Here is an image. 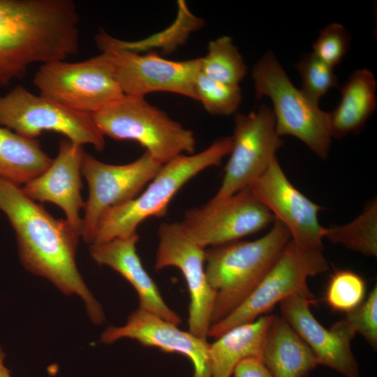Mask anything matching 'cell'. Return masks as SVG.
<instances>
[{
  "mask_svg": "<svg viewBox=\"0 0 377 377\" xmlns=\"http://www.w3.org/2000/svg\"><path fill=\"white\" fill-rule=\"evenodd\" d=\"M261 361L273 377H305L318 364L304 341L276 316H273Z\"/></svg>",
  "mask_w": 377,
  "mask_h": 377,
  "instance_id": "obj_20",
  "label": "cell"
},
{
  "mask_svg": "<svg viewBox=\"0 0 377 377\" xmlns=\"http://www.w3.org/2000/svg\"><path fill=\"white\" fill-rule=\"evenodd\" d=\"M91 116L104 137L134 140L161 165L179 155L195 151L194 133L150 104L145 97L124 95Z\"/></svg>",
  "mask_w": 377,
  "mask_h": 377,
  "instance_id": "obj_5",
  "label": "cell"
},
{
  "mask_svg": "<svg viewBox=\"0 0 377 377\" xmlns=\"http://www.w3.org/2000/svg\"><path fill=\"white\" fill-rule=\"evenodd\" d=\"M52 160L36 139L0 126V177L24 185L45 171Z\"/></svg>",
  "mask_w": 377,
  "mask_h": 377,
  "instance_id": "obj_23",
  "label": "cell"
},
{
  "mask_svg": "<svg viewBox=\"0 0 377 377\" xmlns=\"http://www.w3.org/2000/svg\"><path fill=\"white\" fill-rule=\"evenodd\" d=\"M365 293L364 279L353 271L341 269L331 276L325 299L333 310L348 313L364 301Z\"/></svg>",
  "mask_w": 377,
  "mask_h": 377,
  "instance_id": "obj_28",
  "label": "cell"
},
{
  "mask_svg": "<svg viewBox=\"0 0 377 377\" xmlns=\"http://www.w3.org/2000/svg\"><path fill=\"white\" fill-rule=\"evenodd\" d=\"M252 78L256 96H267L272 102L277 135L299 139L318 157L325 160L332 138L328 112L293 85L271 52L253 66Z\"/></svg>",
  "mask_w": 377,
  "mask_h": 377,
  "instance_id": "obj_6",
  "label": "cell"
},
{
  "mask_svg": "<svg viewBox=\"0 0 377 377\" xmlns=\"http://www.w3.org/2000/svg\"><path fill=\"white\" fill-rule=\"evenodd\" d=\"M123 338L134 339L143 346L158 348L165 353L181 354L193 365L192 377H211L209 343L207 340L189 331L181 330L177 325L142 307L133 311L124 325L107 327L100 341L112 343Z\"/></svg>",
  "mask_w": 377,
  "mask_h": 377,
  "instance_id": "obj_17",
  "label": "cell"
},
{
  "mask_svg": "<svg viewBox=\"0 0 377 377\" xmlns=\"http://www.w3.org/2000/svg\"><path fill=\"white\" fill-rule=\"evenodd\" d=\"M33 83L39 95L89 114L124 96L105 52L80 62L57 61L41 64Z\"/></svg>",
  "mask_w": 377,
  "mask_h": 377,
  "instance_id": "obj_7",
  "label": "cell"
},
{
  "mask_svg": "<svg viewBox=\"0 0 377 377\" xmlns=\"http://www.w3.org/2000/svg\"><path fill=\"white\" fill-rule=\"evenodd\" d=\"M158 244L154 268H178L190 295L188 331L207 340L211 326L216 293L209 286L205 269V249L191 240L179 222L163 223L158 230Z\"/></svg>",
  "mask_w": 377,
  "mask_h": 377,
  "instance_id": "obj_14",
  "label": "cell"
},
{
  "mask_svg": "<svg viewBox=\"0 0 377 377\" xmlns=\"http://www.w3.org/2000/svg\"><path fill=\"white\" fill-rule=\"evenodd\" d=\"M315 302L309 289L295 293L279 303L281 317L311 349L318 364L333 369L345 377H360L350 347L356 333L344 319L330 329L324 327L311 311L310 306Z\"/></svg>",
  "mask_w": 377,
  "mask_h": 377,
  "instance_id": "obj_16",
  "label": "cell"
},
{
  "mask_svg": "<svg viewBox=\"0 0 377 377\" xmlns=\"http://www.w3.org/2000/svg\"><path fill=\"white\" fill-rule=\"evenodd\" d=\"M344 320L362 335L374 349L377 347V288L372 289L368 297L355 309L346 313Z\"/></svg>",
  "mask_w": 377,
  "mask_h": 377,
  "instance_id": "obj_31",
  "label": "cell"
},
{
  "mask_svg": "<svg viewBox=\"0 0 377 377\" xmlns=\"http://www.w3.org/2000/svg\"><path fill=\"white\" fill-rule=\"evenodd\" d=\"M272 225L268 232L257 239H239L205 249V274L216 293L211 325L246 300L291 239L282 223L274 219Z\"/></svg>",
  "mask_w": 377,
  "mask_h": 377,
  "instance_id": "obj_3",
  "label": "cell"
},
{
  "mask_svg": "<svg viewBox=\"0 0 377 377\" xmlns=\"http://www.w3.org/2000/svg\"><path fill=\"white\" fill-rule=\"evenodd\" d=\"M0 209L16 235L20 260L30 272L44 277L67 295H77L94 324L105 314L76 264L81 237L66 219H57L29 198L20 186L0 177Z\"/></svg>",
  "mask_w": 377,
  "mask_h": 377,
  "instance_id": "obj_1",
  "label": "cell"
},
{
  "mask_svg": "<svg viewBox=\"0 0 377 377\" xmlns=\"http://www.w3.org/2000/svg\"><path fill=\"white\" fill-rule=\"evenodd\" d=\"M325 238L367 256H377V202L372 200L351 222L325 228Z\"/></svg>",
  "mask_w": 377,
  "mask_h": 377,
  "instance_id": "obj_25",
  "label": "cell"
},
{
  "mask_svg": "<svg viewBox=\"0 0 377 377\" xmlns=\"http://www.w3.org/2000/svg\"><path fill=\"white\" fill-rule=\"evenodd\" d=\"M0 126L28 138L36 139L44 131L61 133L71 142L104 149V136L91 114L65 107L22 85L0 96Z\"/></svg>",
  "mask_w": 377,
  "mask_h": 377,
  "instance_id": "obj_8",
  "label": "cell"
},
{
  "mask_svg": "<svg viewBox=\"0 0 377 377\" xmlns=\"http://www.w3.org/2000/svg\"><path fill=\"white\" fill-rule=\"evenodd\" d=\"M274 219L246 188L222 199L212 198L200 207L187 210L179 223L191 240L207 249L259 232Z\"/></svg>",
  "mask_w": 377,
  "mask_h": 377,
  "instance_id": "obj_10",
  "label": "cell"
},
{
  "mask_svg": "<svg viewBox=\"0 0 377 377\" xmlns=\"http://www.w3.org/2000/svg\"><path fill=\"white\" fill-rule=\"evenodd\" d=\"M273 315L262 316L251 323L235 327L209 344L211 377H232L243 360H261Z\"/></svg>",
  "mask_w": 377,
  "mask_h": 377,
  "instance_id": "obj_21",
  "label": "cell"
},
{
  "mask_svg": "<svg viewBox=\"0 0 377 377\" xmlns=\"http://www.w3.org/2000/svg\"><path fill=\"white\" fill-rule=\"evenodd\" d=\"M296 68L302 80L300 90L316 103L330 89L338 87V79L333 68L313 52L304 54L296 64Z\"/></svg>",
  "mask_w": 377,
  "mask_h": 377,
  "instance_id": "obj_29",
  "label": "cell"
},
{
  "mask_svg": "<svg viewBox=\"0 0 377 377\" xmlns=\"http://www.w3.org/2000/svg\"><path fill=\"white\" fill-rule=\"evenodd\" d=\"M232 377H273L260 359L249 357L235 367Z\"/></svg>",
  "mask_w": 377,
  "mask_h": 377,
  "instance_id": "obj_32",
  "label": "cell"
},
{
  "mask_svg": "<svg viewBox=\"0 0 377 377\" xmlns=\"http://www.w3.org/2000/svg\"><path fill=\"white\" fill-rule=\"evenodd\" d=\"M139 236H130L90 244L89 253L99 265L108 266L124 277L135 289L139 306L161 318L179 325L181 317L165 304L152 278L144 268L136 251Z\"/></svg>",
  "mask_w": 377,
  "mask_h": 377,
  "instance_id": "obj_19",
  "label": "cell"
},
{
  "mask_svg": "<svg viewBox=\"0 0 377 377\" xmlns=\"http://www.w3.org/2000/svg\"><path fill=\"white\" fill-rule=\"evenodd\" d=\"M195 101L201 103L211 114L229 116L235 114L242 101L239 85L213 80L199 73L195 82Z\"/></svg>",
  "mask_w": 377,
  "mask_h": 377,
  "instance_id": "obj_27",
  "label": "cell"
},
{
  "mask_svg": "<svg viewBox=\"0 0 377 377\" xmlns=\"http://www.w3.org/2000/svg\"><path fill=\"white\" fill-rule=\"evenodd\" d=\"M177 5V15L174 22L154 36L138 41H125L101 31L95 36L96 43L140 53L152 48L161 49L166 54L172 52L186 42L192 32L204 25V21L190 11L184 1H178Z\"/></svg>",
  "mask_w": 377,
  "mask_h": 377,
  "instance_id": "obj_24",
  "label": "cell"
},
{
  "mask_svg": "<svg viewBox=\"0 0 377 377\" xmlns=\"http://www.w3.org/2000/svg\"><path fill=\"white\" fill-rule=\"evenodd\" d=\"M79 20L72 0H27L20 12L0 20V87L22 78L32 64L76 54Z\"/></svg>",
  "mask_w": 377,
  "mask_h": 377,
  "instance_id": "obj_2",
  "label": "cell"
},
{
  "mask_svg": "<svg viewBox=\"0 0 377 377\" xmlns=\"http://www.w3.org/2000/svg\"><path fill=\"white\" fill-rule=\"evenodd\" d=\"M231 137L230 158L213 199H222L248 188L267 170L283 145L276 132L272 110L264 105L257 111L237 114Z\"/></svg>",
  "mask_w": 377,
  "mask_h": 377,
  "instance_id": "obj_11",
  "label": "cell"
},
{
  "mask_svg": "<svg viewBox=\"0 0 377 377\" xmlns=\"http://www.w3.org/2000/svg\"><path fill=\"white\" fill-rule=\"evenodd\" d=\"M377 83L367 68L356 70L341 88L338 106L328 112L332 138L358 132L376 108Z\"/></svg>",
  "mask_w": 377,
  "mask_h": 377,
  "instance_id": "obj_22",
  "label": "cell"
},
{
  "mask_svg": "<svg viewBox=\"0 0 377 377\" xmlns=\"http://www.w3.org/2000/svg\"><path fill=\"white\" fill-rule=\"evenodd\" d=\"M83 146L67 138L59 142L57 156L37 177L22 187L34 201L50 202L59 207L66 220L82 234V219L80 210L85 202L81 195Z\"/></svg>",
  "mask_w": 377,
  "mask_h": 377,
  "instance_id": "obj_18",
  "label": "cell"
},
{
  "mask_svg": "<svg viewBox=\"0 0 377 377\" xmlns=\"http://www.w3.org/2000/svg\"><path fill=\"white\" fill-rule=\"evenodd\" d=\"M97 46L109 54L124 95L145 97L151 93L169 92L195 100V82L200 73L201 57L172 61L153 52L142 54L108 45Z\"/></svg>",
  "mask_w": 377,
  "mask_h": 377,
  "instance_id": "obj_13",
  "label": "cell"
},
{
  "mask_svg": "<svg viewBox=\"0 0 377 377\" xmlns=\"http://www.w3.org/2000/svg\"><path fill=\"white\" fill-rule=\"evenodd\" d=\"M161 166L146 151L135 161L124 165L108 164L84 152L82 174L89 192L83 208L82 239L91 244L103 214L136 198Z\"/></svg>",
  "mask_w": 377,
  "mask_h": 377,
  "instance_id": "obj_12",
  "label": "cell"
},
{
  "mask_svg": "<svg viewBox=\"0 0 377 377\" xmlns=\"http://www.w3.org/2000/svg\"><path fill=\"white\" fill-rule=\"evenodd\" d=\"M351 38L344 27L331 23L325 27L313 44V53L322 61L334 68L348 52Z\"/></svg>",
  "mask_w": 377,
  "mask_h": 377,
  "instance_id": "obj_30",
  "label": "cell"
},
{
  "mask_svg": "<svg viewBox=\"0 0 377 377\" xmlns=\"http://www.w3.org/2000/svg\"><path fill=\"white\" fill-rule=\"evenodd\" d=\"M248 188L274 219L285 226L296 244L306 249L323 251L325 228L318 220L323 207L292 184L276 156Z\"/></svg>",
  "mask_w": 377,
  "mask_h": 377,
  "instance_id": "obj_15",
  "label": "cell"
},
{
  "mask_svg": "<svg viewBox=\"0 0 377 377\" xmlns=\"http://www.w3.org/2000/svg\"><path fill=\"white\" fill-rule=\"evenodd\" d=\"M5 354L0 346V377H11L10 372L4 364Z\"/></svg>",
  "mask_w": 377,
  "mask_h": 377,
  "instance_id": "obj_33",
  "label": "cell"
},
{
  "mask_svg": "<svg viewBox=\"0 0 377 377\" xmlns=\"http://www.w3.org/2000/svg\"><path fill=\"white\" fill-rule=\"evenodd\" d=\"M247 67L230 36L209 41L207 54L201 57L200 73L225 84L239 85Z\"/></svg>",
  "mask_w": 377,
  "mask_h": 377,
  "instance_id": "obj_26",
  "label": "cell"
},
{
  "mask_svg": "<svg viewBox=\"0 0 377 377\" xmlns=\"http://www.w3.org/2000/svg\"><path fill=\"white\" fill-rule=\"evenodd\" d=\"M232 147V137H223L198 154H182L162 165L142 193L103 214L91 244L130 236L136 233L138 226L147 219L166 215L177 191L204 170L219 166Z\"/></svg>",
  "mask_w": 377,
  "mask_h": 377,
  "instance_id": "obj_4",
  "label": "cell"
},
{
  "mask_svg": "<svg viewBox=\"0 0 377 377\" xmlns=\"http://www.w3.org/2000/svg\"><path fill=\"white\" fill-rule=\"evenodd\" d=\"M327 269L323 251L302 248L290 239L252 293L230 314L212 325L207 337L216 339L235 327L253 322L291 295L309 290L307 279Z\"/></svg>",
  "mask_w": 377,
  "mask_h": 377,
  "instance_id": "obj_9",
  "label": "cell"
}]
</instances>
